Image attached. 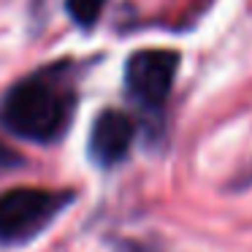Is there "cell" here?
<instances>
[{
	"label": "cell",
	"instance_id": "obj_6",
	"mask_svg": "<svg viewBox=\"0 0 252 252\" xmlns=\"http://www.w3.org/2000/svg\"><path fill=\"white\" fill-rule=\"evenodd\" d=\"M25 160L19 152H14L6 141H0V168H19Z\"/></svg>",
	"mask_w": 252,
	"mask_h": 252
},
{
	"label": "cell",
	"instance_id": "obj_4",
	"mask_svg": "<svg viewBox=\"0 0 252 252\" xmlns=\"http://www.w3.org/2000/svg\"><path fill=\"white\" fill-rule=\"evenodd\" d=\"M133 136H136V125L133 120L125 114V111L117 109H103L93 122V130H90V158L93 163L103 165V168H111L120 160H125L127 149L133 144Z\"/></svg>",
	"mask_w": 252,
	"mask_h": 252
},
{
	"label": "cell",
	"instance_id": "obj_2",
	"mask_svg": "<svg viewBox=\"0 0 252 252\" xmlns=\"http://www.w3.org/2000/svg\"><path fill=\"white\" fill-rule=\"evenodd\" d=\"M73 201H76V192L71 190L14 187L0 192V247L33 241Z\"/></svg>",
	"mask_w": 252,
	"mask_h": 252
},
{
	"label": "cell",
	"instance_id": "obj_7",
	"mask_svg": "<svg viewBox=\"0 0 252 252\" xmlns=\"http://www.w3.org/2000/svg\"><path fill=\"white\" fill-rule=\"evenodd\" d=\"M120 252H149V250H144V247H138V244H125Z\"/></svg>",
	"mask_w": 252,
	"mask_h": 252
},
{
	"label": "cell",
	"instance_id": "obj_3",
	"mask_svg": "<svg viewBox=\"0 0 252 252\" xmlns=\"http://www.w3.org/2000/svg\"><path fill=\"white\" fill-rule=\"evenodd\" d=\"M179 71V52L174 49H141L125 63L127 95L144 109H158L171 95Z\"/></svg>",
	"mask_w": 252,
	"mask_h": 252
},
{
	"label": "cell",
	"instance_id": "obj_1",
	"mask_svg": "<svg viewBox=\"0 0 252 252\" xmlns=\"http://www.w3.org/2000/svg\"><path fill=\"white\" fill-rule=\"evenodd\" d=\"M73 90L60 79V68L17 82L0 100V125L35 144H52L73 120Z\"/></svg>",
	"mask_w": 252,
	"mask_h": 252
},
{
	"label": "cell",
	"instance_id": "obj_5",
	"mask_svg": "<svg viewBox=\"0 0 252 252\" xmlns=\"http://www.w3.org/2000/svg\"><path fill=\"white\" fill-rule=\"evenodd\" d=\"M109 0H65V11L79 28H93Z\"/></svg>",
	"mask_w": 252,
	"mask_h": 252
}]
</instances>
